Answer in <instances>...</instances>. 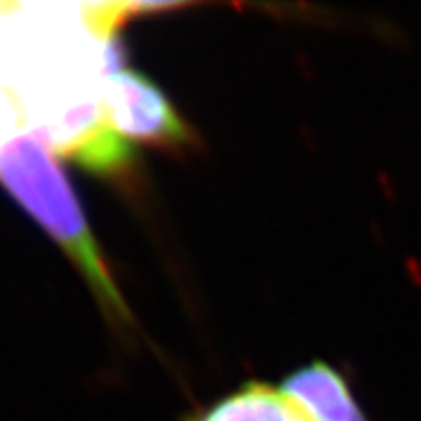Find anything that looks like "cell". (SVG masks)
<instances>
[{"label": "cell", "mask_w": 421, "mask_h": 421, "mask_svg": "<svg viewBox=\"0 0 421 421\" xmlns=\"http://www.w3.org/2000/svg\"><path fill=\"white\" fill-rule=\"evenodd\" d=\"M279 392L312 421H366L342 374L323 361L288 374Z\"/></svg>", "instance_id": "277c9868"}, {"label": "cell", "mask_w": 421, "mask_h": 421, "mask_svg": "<svg viewBox=\"0 0 421 421\" xmlns=\"http://www.w3.org/2000/svg\"><path fill=\"white\" fill-rule=\"evenodd\" d=\"M0 185L78 265L103 309L129 323V307L105 267L72 183L50 151V140L39 133L0 140Z\"/></svg>", "instance_id": "6da1fadb"}, {"label": "cell", "mask_w": 421, "mask_h": 421, "mask_svg": "<svg viewBox=\"0 0 421 421\" xmlns=\"http://www.w3.org/2000/svg\"><path fill=\"white\" fill-rule=\"evenodd\" d=\"M177 9V5H142V3H110V5H95L86 9L88 26L99 37H114L119 28L131 13H147V11H166Z\"/></svg>", "instance_id": "8992f818"}, {"label": "cell", "mask_w": 421, "mask_h": 421, "mask_svg": "<svg viewBox=\"0 0 421 421\" xmlns=\"http://www.w3.org/2000/svg\"><path fill=\"white\" fill-rule=\"evenodd\" d=\"M65 127L67 133L58 151L88 174L108 181H125L135 172V149L108 125L101 105H82L67 116Z\"/></svg>", "instance_id": "3957f363"}, {"label": "cell", "mask_w": 421, "mask_h": 421, "mask_svg": "<svg viewBox=\"0 0 421 421\" xmlns=\"http://www.w3.org/2000/svg\"><path fill=\"white\" fill-rule=\"evenodd\" d=\"M293 408V402L271 385L245 382L196 421H288Z\"/></svg>", "instance_id": "5b68a950"}, {"label": "cell", "mask_w": 421, "mask_h": 421, "mask_svg": "<svg viewBox=\"0 0 421 421\" xmlns=\"http://www.w3.org/2000/svg\"><path fill=\"white\" fill-rule=\"evenodd\" d=\"M101 110L108 125L123 138L142 140L163 149L194 145L192 129L174 110L161 88L131 69L110 78Z\"/></svg>", "instance_id": "7a4b0ae2"}]
</instances>
